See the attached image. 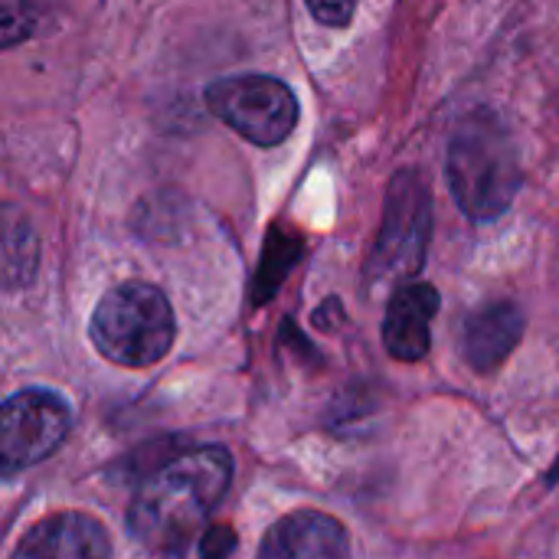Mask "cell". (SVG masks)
Instances as JSON below:
<instances>
[{
  "mask_svg": "<svg viewBox=\"0 0 559 559\" xmlns=\"http://www.w3.org/2000/svg\"><path fill=\"white\" fill-rule=\"evenodd\" d=\"M229 478L233 459L219 445L177 455L134 491L128 531L151 554H187L190 544L206 531L213 508L229 488Z\"/></svg>",
  "mask_w": 559,
  "mask_h": 559,
  "instance_id": "obj_1",
  "label": "cell"
},
{
  "mask_svg": "<svg viewBox=\"0 0 559 559\" xmlns=\"http://www.w3.org/2000/svg\"><path fill=\"white\" fill-rule=\"evenodd\" d=\"M449 183L462 213L475 223L498 219L521 190V157L508 124L475 108L465 115L449 144Z\"/></svg>",
  "mask_w": 559,
  "mask_h": 559,
  "instance_id": "obj_2",
  "label": "cell"
},
{
  "mask_svg": "<svg viewBox=\"0 0 559 559\" xmlns=\"http://www.w3.org/2000/svg\"><path fill=\"white\" fill-rule=\"evenodd\" d=\"M92 344L118 367H154L177 337L174 308L160 288L147 282L115 285L92 311Z\"/></svg>",
  "mask_w": 559,
  "mask_h": 559,
  "instance_id": "obj_3",
  "label": "cell"
},
{
  "mask_svg": "<svg viewBox=\"0 0 559 559\" xmlns=\"http://www.w3.org/2000/svg\"><path fill=\"white\" fill-rule=\"evenodd\" d=\"M210 111L259 147L282 144L298 124L295 92L272 75H229L206 88Z\"/></svg>",
  "mask_w": 559,
  "mask_h": 559,
  "instance_id": "obj_4",
  "label": "cell"
},
{
  "mask_svg": "<svg viewBox=\"0 0 559 559\" xmlns=\"http://www.w3.org/2000/svg\"><path fill=\"white\" fill-rule=\"evenodd\" d=\"M432 236V203L419 174L406 170L390 183L383 229L370 259V275L377 282H400L419 275Z\"/></svg>",
  "mask_w": 559,
  "mask_h": 559,
  "instance_id": "obj_5",
  "label": "cell"
},
{
  "mask_svg": "<svg viewBox=\"0 0 559 559\" xmlns=\"http://www.w3.org/2000/svg\"><path fill=\"white\" fill-rule=\"evenodd\" d=\"M72 413L49 390H23L0 406V475H20L49 459L69 436Z\"/></svg>",
  "mask_w": 559,
  "mask_h": 559,
  "instance_id": "obj_6",
  "label": "cell"
},
{
  "mask_svg": "<svg viewBox=\"0 0 559 559\" xmlns=\"http://www.w3.org/2000/svg\"><path fill=\"white\" fill-rule=\"evenodd\" d=\"M439 311V292L426 282H406L393 292L383 318V344L396 360H423L432 344V318Z\"/></svg>",
  "mask_w": 559,
  "mask_h": 559,
  "instance_id": "obj_7",
  "label": "cell"
},
{
  "mask_svg": "<svg viewBox=\"0 0 559 559\" xmlns=\"http://www.w3.org/2000/svg\"><path fill=\"white\" fill-rule=\"evenodd\" d=\"M16 557L33 559H85V557H108L111 540L108 531L88 518V514H52L29 527V534L16 544Z\"/></svg>",
  "mask_w": 559,
  "mask_h": 559,
  "instance_id": "obj_8",
  "label": "cell"
},
{
  "mask_svg": "<svg viewBox=\"0 0 559 559\" xmlns=\"http://www.w3.org/2000/svg\"><path fill=\"white\" fill-rule=\"evenodd\" d=\"M347 531L321 511L282 518L259 547L265 559H341L347 557Z\"/></svg>",
  "mask_w": 559,
  "mask_h": 559,
  "instance_id": "obj_9",
  "label": "cell"
},
{
  "mask_svg": "<svg viewBox=\"0 0 559 559\" xmlns=\"http://www.w3.org/2000/svg\"><path fill=\"white\" fill-rule=\"evenodd\" d=\"M521 334H524V314L518 305L511 301L488 305L478 314H472L465 324V357L478 373H491L514 354Z\"/></svg>",
  "mask_w": 559,
  "mask_h": 559,
  "instance_id": "obj_10",
  "label": "cell"
},
{
  "mask_svg": "<svg viewBox=\"0 0 559 559\" xmlns=\"http://www.w3.org/2000/svg\"><path fill=\"white\" fill-rule=\"evenodd\" d=\"M36 269V239L23 216H7L0 206V285H23Z\"/></svg>",
  "mask_w": 559,
  "mask_h": 559,
  "instance_id": "obj_11",
  "label": "cell"
},
{
  "mask_svg": "<svg viewBox=\"0 0 559 559\" xmlns=\"http://www.w3.org/2000/svg\"><path fill=\"white\" fill-rule=\"evenodd\" d=\"M36 29V10L29 0H0V49L23 43Z\"/></svg>",
  "mask_w": 559,
  "mask_h": 559,
  "instance_id": "obj_12",
  "label": "cell"
},
{
  "mask_svg": "<svg viewBox=\"0 0 559 559\" xmlns=\"http://www.w3.org/2000/svg\"><path fill=\"white\" fill-rule=\"evenodd\" d=\"M311 16L324 26H347L357 13L360 0H305Z\"/></svg>",
  "mask_w": 559,
  "mask_h": 559,
  "instance_id": "obj_13",
  "label": "cell"
},
{
  "mask_svg": "<svg viewBox=\"0 0 559 559\" xmlns=\"http://www.w3.org/2000/svg\"><path fill=\"white\" fill-rule=\"evenodd\" d=\"M233 550H236V537L226 527H216V531H203L200 534V554L203 557H226Z\"/></svg>",
  "mask_w": 559,
  "mask_h": 559,
  "instance_id": "obj_14",
  "label": "cell"
}]
</instances>
